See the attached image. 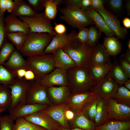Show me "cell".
Listing matches in <instances>:
<instances>
[{"mask_svg": "<svg viewBox=\"0 0 130 130\" xmlns=\"http://www.w3.org/2000/svg\"><path fill=\"white\" fill-rule=\"evenodd\" d=\"M67 86L71 94L93 91L97 83L91 77L88 68L75 66L66 70Z\"/></svg>", "mask_w": 130, "mask_h": 130, "instance_id": "cell-1", "label": "cell"}, {"mask_svg": "<svg viewBox=\"0 0 130 130\" xmlns=\"http://www.w3.org/2000/svg\"><path fill=\"white\" fill-rule=\"evenodd\" d=\"M52 38L46 33L30 32L19 51L23 56L28 57L44 55V50Z\"/></svg>", "mask_w": 130, "mask_h": 130, "instance_id": "cell-2", "label": "cell"}, {"mask_svg": "<svg viewBox=\"0 0 130 130\" xmlns=\"http://www.w3.org/2000/svg\"><path fill=\"white\" fill-rule=\"evenodd\" d=\"M60 14V19L74 28L78 29L94 24L91 18L84 11L75 6L65 5L57 7Z\"/></svg>", "mask_w": 130, "mask_h": 130, "instance_id": "cell-3", "label": "cell"}, {"mask_svg": "<svg viewBox=\"0 0 130 130\" xmlns=\"http://www.w3.org/2000/svg\"><path fill=\"white\" fill-rule=\"evenodd\" d=\"M79 67L88 68L91 56L94 47H91L85 44L72 39L61 48Z\"/></svg>", "mask_w": 130, "mask_h": 130, "instance_id": "cell-4", "label": "cell"}, {"mask_svg": "<svg viewBox=\"0 0 130 130\" xmlns=\"http://www.w3.org/2000/svg\"><path fill=\"white\" fill-rule=\"evenodd\" d=\"M53 54L28 57L26 60L27 70L34 73L35 80L38 81L46 75L55 68L53 59Z\"/></svg>", "mask_w": 130, "mask_h": 130, "instance_id": "cell-5", "label": "cell"}, {"mask_svg": "<svg viewBox=\"0 0 130 130\" xmlns=\"http://www.w3.org/2000/svg\"><path fill=\"white\" fill-rule=\"evenodd\" d=\"M19 18L27 25L30 32L46 33L52 37L57 34L53 30L50 20L46 17L44 12L37 13L32 16H20Z\"/></svg>", "mask_w": 130, "mask_h": 130, "instance_id": "cell-6", "label": "cell"}, {"mask_svg": "<svg viewBox=\"0 0 130 130\" xmlns=\"http://www.w3.org/2000/svg\"><path fill=\"white\" fill-rule=\"evenodd\" d=\"M32 81L16 77L14 83L8 86L11 90V100L10 108L8 110L9 113L17 107L25 104L26 92Z\"/></svg>", "mask_w": 130, "mask_h": 130, "instance_id": "cell-7", "label": "cell"}, {"mask_svg": "<svg viewBox=\"0 0 130 130\" xmlns=\"http://www.w3.org/2000/svg\"><path fill=\"white\" fill-rule=\"evenodd\" d=\"M26 104H53L48 96L47 88L36 80L32 81L26 92L25 101Z\"/></svg>", "mask_w": 130, "mask_h": 130, "instance_id": "cell-8", "label": "cell"}, {"mask_svg": "<svg viewBox=\"0 0 130 130\" xmlns=\"http://www.w3.org/2000/svg\"><path fill=\"white\" fill-rule=\"evenodd\" d=\"M104 99L107 121L110 120L130 121V107L117 103L114 98H106Z\"/></svg>", "mask_w": 130, "mask_h": 130, "instance_id": "cell-9", "label": "cell"}, {"mask_svg": "<svg viewBox=\"0 0 130 130\" xmlns=\"http://www.w3.org/2000/svg\"><path fill=\"white\" fill-rule=\"evenodd\" d=\"M95 10L102 16L107 26L114 32L118 39H125L127 33V29L121 26L120 21L115 15L104 6Z\"/></svg>", "mask_w": 130, "mask_h": 130, "instance_id": "cell-10", "label": "cell"}, {"mask_svg": "<svg viewBox=\"0 0 130 130\" xmlns=\"http://www.w3.org/2000/svg\"><path fill=\"white\" fill-rule=\"evenodd\" d=\"M38 81L46 88L52 86H67L68 79L66 70L55 68Z\"/></svg>", "mask_w": 130, "mask_h": 130, "instance_id": "cell-11", "label": "cell"}, {"mask_svg": "<svg viewBox=\"0 0 130 130\" xmlns=\"http://www.w3.org/2000/svg\"><path fill=\"white\" fill-rule=\"evenodd\" d=\"M119 86L109 73L97 83L94 89L101 98H114Z\"/></svg>", "mask_w": 130, "mask_h": 130, "instance_id": "cell-12", "label": "cell"}, {"mask_svg": "<svg viewBox=\"0 0 130 130\" xmlns=\"http://www.w3.org/2000/svg\"><path fill=\"white\" fill-rule=\"evenodd\" d=\"M68 107L65 103L49 106L41 111L51 117L60 126L65 129H70L67 120L65 112Z\"/></svg>", "mask_w": 130, "mask_h": 130, "instance_id": "cell-13", "label": "cell"}, {"mask_svg": "<svg viewBox=\"0 0 130 130\" xmlns=\"http://www.w3.org/2000/svg\"><path fill=\"white\" fill-rule=\"evenodd\" d=\"M96 93L93 89L91 91L71 94L65 103L69 109L76 114L81 111L85 104Z\"/></svg>", "mask_w": 130, "mask_h": 130, "instance_id": "cell-14", "label": "cell"}, {"mask_svg": "<svg viewBox=\"0 0 130 130\" xmlns=\"http://www.w3.org/2000/svg\"><path fill=\"white\" fill-rule=\"evenodd\" d=\"M23 117L29 122L47 130H57L60 126L51 117L41 111Z\"/></svg>", "mask_w": 130, "mask_h": 130, "instance_id": "cell-15", "label": "cell"}, {"mask_svg": "<svg viewBox=\"0 0 130 130\" xmlns=\"http://www.w3.org/2000/svg\"><path fill=\"white\" fill-rule=\"evenodd\" d=\"M76 31L72 30L68 33L66 32L61 34H57L52 36V39L44 51L45 54H53L58 49L61 48L70 40L75 38Z\"/></svg>", "mask_w": 130, "mask_h": 130, "instance_id": "cell-16", "label": "cell"}, {"mask_svg": "<svg viewBox=\"0 0 130 130\" xmlns=\"http://www.w3.org/2000/svg\"><path fill=\"white\" fill-rule=\"evenodd\" d=\"M49 106L47 105L24 104L14 109L8 116L10 119L13 121L18 117H24L42 111Z\"/></svg>", "mask_w": 130, "mask_h": 130, "instance_id": "cell-17", "label": "cell"}, {"mask_svg": "<svg viewBox=\"0 0 130 130\" xmlns=\"http://www.w3.org/2000/svg\"><path fill=\"white\" fill-rule=\"evenodd\" d=\"M4 21L6 33L22 32L28 34L30 32L26 23L11 14L4 17Z\"/></svg>", "mask_w": 130, "mask_h": 130, "instance_id": "cell-18", "label": "cell"}, {"mask_svg": "<svg viewBox=\"0 0 130 130\" xmlns=\"http://www.w3.org/2000/svg\"><path fill=\"white\" fill-rule=\"evenodd\" d=\"M47 92L49 99L55 105L65 103L71 94L67 86L47 87Z\"/></svg>", "mask_w": 130, "mask_h": 130, "instance_id": "cell-19", "label": "cell"}, {"mask_svg": "<svg viewBox=\"0 0 130 130\" xmlns=\"http://www.w3.org/2000/svg\"><path fill=\"white\" fill-rule=\"evenodd\" d=\"M84 11L92 20L96 27L102 33H104L107 37L116 36L114 32L107 26L102 16L96 10L90 6Z\"/></svg>", "mask_w": 130, "mask_h": 130, "instance_id": "cell-20", "label": "cell"}, {"mask_svg": "<svg viewBox=\"0 0 130 130\" xmlns=\"http://www.w3.org/2000/svg\"><path fill=\"white\" fill-rule=\"evenodd\" d=\"M110 56L103 44L98 43L94 47L90 58L89 66L98 64H111Z\"/></svg>", "mask_w": 130, "mask_h": 130, "instance_id": "cell-21", "label": "cell"}, {"mask_svg": "<svg viewBox=\"0 0 130 130\" xmlns=\"http://www.w3.org/2000/svg\"><path fill=\"white\" fill-rule=\"evenodd\" d=\"M19 51L15 49L7 61L3 65L16 74L17 71L19 69L23 68L27 70L26 60Z\"/></svg>", "mask_w": 130, "mask_h": 130, "instance_id": "cell-22", "label": "cell"}, {"mask_svg": "<svg viewBox=\"0 0 130 130\" xmlns=\"http://www.w3.org/2000/svg\"><path fill=\"white\" fill-rule=\"evenodd\" d=\"M53 54V61L56 68L66 70L77 66L75 62L62 48L57 49Z\"/></svg>", "mask_w": 130, "mask_h": 130, "instance_id": "cell-23", "label": "cell"}, {"mask_svg": "<svg viewBox=\"0 0 130 130\" xmlns=\"http://www.w3.org/2000/svg\"><path fill=\"white\" fill-rule=\"evenodd\" d=\"M73 128H77L82 130H95L94 122L80 111L76 113L73 119L70 122Z\"/></svg>", "mask_w": 130, "mask_h": 130, "instance_id": "cell-24", "label": "cell"}, {"mask_svg": "<svg viewBox=\"0 0 130 130\" xmlns=\"http://www.w3.org/2000/svg\"><path fill=\"white\" fill-rule=\"evenodd\" d=\"M14 6L11 14L15 16H31L37 13L23 0H14Z\"/></svg>", "mask_w": 130, "mask_h": 130, "instance_id": "cell-25", "label": "cell"}, {"mask_svg": "<svg viewBox=\"0 0 130 130\" xmlns=\"http://www.w3.org/2000/svg\"><path fill=\"white\" fill-rule=\"evenodd\" d=\"M111 64H104L90 66L88 69L92 78L97 83L99 82L108 73Z\"/></svg>", "mask_w": 130, "mask_h": 130, "instance_id": "cell-26", "label": "cell"}, {"mask_svg": "<svg viewBox=\"0 0 130 130\" xmlns=\"http://www.w3.org/2000/svg\"><path fill=\"white\" fill-rule=\"evenodd\" d=\"M109 73L119 87L122 85L129 79L116 58L112 63Z\"/></svg>", "mask_w": 130, "mask_h": 130, "instance_id": "cell-27", "label": "cell"}, {"mask_svg": "<svg viewBox=\"0 0 130 130\" xmlns=\"http://www.w3.org/2000/svg\"><path fill=\"white\" fill-rule=\"evenodd\" d=\"M95 130H130V121L109 120L96 127Z\"/></svg>", "mask_w": 130, "mask_h": 130, "instance_id": "cell-28", "label": "cell"}, {"mask_svg": "<svg viewBox=\"0 0 130 130\" xmlns=\"http://www.w3.org/2000/svg\"><path fill=\"white\" fill-rule=\"evenodd\" d=\"M110 55L115 57L121 52L122 46L117 38L106 36L104 38L103 44Z\"/></svg>", "mask_w": 130, "mask_h": 130, "instance_id": "cell-29", "label": "cell"}, {"mask_svg": "<svg viewBox=\"0 0 130 130\" xmlns=\"http://www.w3.org/2000/svg\"><path fill=\"white\" fill-rule=\"evenodd\" d=\"M100 98L96 92V93L85 104L81 111L93 122L97 104Z\"/></svg>", "mask_w": 130, "mask_h": 130, "instance_id": "cell-30", "label": "cell"}, {"mask_svg": "<svg viewBox=\"0 0 130 130\" xmlns=\"http://www.w3.org/2000/svg\"><path fill=\"white\" fill-rule=\"evenodd\" d=\"M106 121L105 101L104 99L100 98L97 104L94 122L96 127H98Z\"/></svg>", "mask_w": 130, "mask_h": 130, "instance_id": "cell-31", "label": "cell"}, {"mask_svg": "<svg viewBox=\"0 0 130 130\" xmlns=\"http://www.w3.org/2000/svg\"><path fill=\"white\" fill-rule=\"evenodd\" d=\"M62 1V0H45L44 12L49 20L55 18L58 12L57 6L61 4Z\"/></svg>", "mask_w": 130, "mask_h": 130, "instance_id": "cell-32", "label": "cell"}, {"mask_svg": "<svg viewBox=\"0 0 130 130\" xmlns=\"http://www.w3.org/2000/svg\"><path fill=\"white\" fill-rule=\"evenodd\" d=\"M11 102L10 90L8 86L0 84V108L9 110Z\"/></svg>", "mask_w": 130, "mask_h": 130, "instance_id": "cell-33", "label": "cell"}, {"mask_svg": "<svg viewBox=\"0 0 130 130\" xmlns=\"http://www.w3.org/2000/svg\"><path fill=\"white\" fill-rule=\"evenodd\" d=\"M28 34L22 32H16L6 33V38L19 51L24 44Z\"/></svg>", "mask_w": 130, "mask_h": 130, "instance_id": "cell-34", "label": "cell"}, {"mask_svg": "<svg viewBox=\"0 0 130 130\" xmlns=\"http://www.w3.org/2000/svg\"><path fill=\"white\" fill-rule=\"evenodd\" d=\"M15 120L13 130H47L29 122L23 117H18Z\"/></svg>", "mask_w": 130, "mask_h": 130, "instance_id": "cell-35", "label": "cell"}, {"mask_svg": "<svg viewBox=\"0 0 130 130\" xmlns=\"http://www.w3.org/2000/svg\"><path fill=\"white\" fill-rule=\"evenodd\" d=\"M114 98L117 103L130 107V91L123 85L119 87Z\"/></svg>", "mask_w": 130, "mask_h": 130, "instance_id": "cell-36", "label": "cell"}, {"mask_svg": "<svg viewBox=\"0 0 130 130\" xmlns=\"http://www.w3.org/2000/svg\"><path fill=\"white\" fill-rule=\"evenodd\" d=\"M16 74L3 65H0V84L8 86L12 84L16 78Z\"/></svg>", "mask_w": 130, "mask_h": 130, "instance_id": "cell-37", "label": "cell"}, {"mask_svg": "<svg viewBox=\"0 0 130 130\" xmlns=\"http://www.w3.org/2000/svg\"><path fill=\"white\" fill-rule=\"evenodd\" d=\"M88 29V39L85 44L88 46L94 47L98 43L101 36L102 33L95 26H90Z\"/></svg>", "mask_w": 130, "mask_h": 130, "instance_id": "cell-38", "label": "cell"}, {"mask_svg": "<svg viewBox=\"0 0 130 130\" xmlns=\"http://www.w3.org/2000/svg\"><path fill=\"white\" fill-rule=\"evenodd\" d=\"M15 49L10 42L6 41L4 44L0 51V65H3L7 60Z\"/></svg>", "mask_w": 130, "mask_h": 130, "instance_id": "cell-39", "label": "cell"}, {"mask_svg": "<svg viewBox=\"0 0 130 130\" xmlns=\"http://www.w3.org/2000/svg\"><path fill=\"white\" fill-rule=\"evenodd\" d=\"M14 124L8 116H0V130H13Z\"/></svg>", "mask_w": 130, "mask_h": 130, "instance_id": "cell-40", "label": "cell"}, {"mask_svg": "<svg viewBox=\"0 0 130 130\" xmlns=\"http://www.w3.org/2000/svg\"><path fill=\"white\" fill-rule=\"evenodd\" d=\"M4 13H0V50L6 42V37L5 30L4 21Z\"/></svg>", "mask_w": 130, "mask_h": 130, "instance_id": "cell-41", "label": "cell"}, {"mask_svg": "<svg viewBox=\"0 0 130 130\" xmlns=\"http://www.w3.org/2000/svg\"><path fill=\"white\" fill-rule=\"evenodd\" d=\"M79 30V32L77 34L75 39L80 43L85 44L88 39V29L84 27Z\"/></svg>", "mask_w": 130, "mask_h": 130, "instance_id": "cell-42", "label": "cell"}, {"mask_svg": "<svg viewBox=\"0 0 130 130\" xmlns=\"http://www.w3.org/2000/svg\"><path fill=\"white\" fill-rule=\"evenodd\" d=\"M45 0H27V3L34 10L41 11L44 9Z\"/></svg>", "mask_w": 130, "mask_h": 130, "instance_id": "cell-43", "label": "cell"}, {"mask_svg": "<svg viewBox=\"0 0 130 130\" xmlns=\"http://www.w3.org/2000/svg\"><path fill=\"white\" fill-rule=\"evenodd\" d=\"M123 1L122 0H108V5L111 9L118 12L122 8Z\"/></svg>", "mask_w": 130, "mask_h": 130, "instance_id": "cell-44", "label": "cell"}, {"mask_svg": "<svg viewBox=\"0 0 130 130\" xmlns=\"http://www.w3.org/2000/svg\"><path fill=\"white\" fill-rule=\"evenodd\" d=\"M119 64L129 79L130 78V63L120 57L118 61Z\"/></svg>", "mask_w": 130, "mask_h": 130, "instance_id": "cell-45", "label": "cell"}, {"mask_svg": "<svg viewBox=\"0 0 130 130\" xmlns=\"http://www.w3.org/2000/svg\"><path fill=\"white\" fill-rule=\"evenodd\" d=\"M104 0H91L90 6L96 10L104 6Z\"/></svg>", "mask_w": 130, "mask_h": 130, "instance_id": "cell-46", "label": "cell"}, {"mask_svg": "<svg viewBox=\"0 0 130 130\" xmlns=\"http://www.w3.org/2000/svg\"><path fill=\"white\" fill-rule=\"evenodd\" d=\"M53 29L57 34H62L65 33L66 31L65 26L62 24H55Z\"/></svg>", "mask_w": 130, "mask_h": 130, "instance_id": "cell-47", "label": "cell"}, {"mask_svg": "<svg viewBox=\"0 0 130 130\" xmlns=\"http://www.w3.org/2000/svg\"><path fill=\"white\" fill-rule=\"evenodd\" d=\"M23 78L27 81H33L35 80L34 73L32 71L30 70H26Z\"/></svg>", "mask_w": 130, "mask_h": 130, "instance_id": "cell-48", "label": "cell"}, {"mask_svg": "<svg viewBox=\"0 0 130 130\" xmlns=\"http://www.w3.org/2000/svg\"><path fill=\"white\" fill-rule=\"evenodd\" d=\"M91 5V0H80L79 8L83 10L86 9Z\"/></svg>", "mask_w": 130, "mask_h": 130, "instance_id": "cell-49", "label": "cell"}, {"mask_svg": "<svg viewBox=\"0 0 130 130\" xmlns=\"http://www.w3.org/2000/svg\"><path fill=\"white\" fill-rule=\"evenodd\" d=\"M75 114L68 108L65 112L66 119L68 122H70L74 119Z\"/></svg>", "mask_w": 130, "mask_h": 130, "instance_id": "cell-50", "label": "cell"}, {"mask_svg": "<svg viewBox=\"0 0 130 130\" xmlns=\"http://www.w3.org/2000/svg\"><path fill=\"white\" fill-rule=\"evenodd\" d=\"M14 6V1L12 0H6L5 3L6 9L8 12L11 13Z\"/></svg>", "mask_w": 130, "mask_h": 130, "instance_id": "cell-51", "label": "cell"}, {"mask_svg": "<svg viewBox=\"0 0 130 130\" xmlns=\"http://www.w3.org/2000/svg\"><path fill=\"white\" fill-rule=\"evenodd\" d=\"M27 70L26 69L23 68L18 70L16 72V77L20 78H23Z\"/></svg>", "mask_w": 130, "mask_h": 130, "instance_id": "cell-52", "label": "cell"}, {"mask_svg": "<svg viewBox=\"0 0 130 130\" xmlns=\"http://www.w3.org/2000/svg\"><path fill=\"white\" fill-rule=\"evenodd\" d=\"M120 57L130 63V51L127 49L126 52L122 54Z\"/></svg>", "mask_w": 130, "mask_h": 130, "instance_id": "cell-53", "label": "cell"}, {"mask_svg": "<svg viewBox=\"0 0 130 130\" xmlns=\"http://www.w3.org/2000/svg\"><path fill=\"white\" fill-rule=\"evenodd\" d=\"M122 23L125 28L129 29L130 28V19L128 17L124 18L122 20Z\"/></svg>", "mask_w": 130, "mask_h": 130, "instance_id": "cell-54", "label": "cell"}, {"mask_svg": "<svg viewBox=\"0 0 130 130\" xmlns=\"http://www.w3.org/2000/svg\"><path fill=\"white\" fill-rule=\"evenodd\" d=\"M6 0H0V13H5L6 11L5 3Z\"/></svg>", "mask_w": 130, "mask_h": 130, "instance_id": "cell-55", "label": "cell"}, {"mask_svg": "<svg viewBox=\"0 0 130 130\" xmlns=\"http://www.w3.org/2000/svg\"><path fill=\"white\" fill-rule=\"evenodd\" d=\"M125 8L127 12L128 15L129 16L130 15V0H127L125 4Z\"/></svg>", "mask_w": 130, "mask_h": 130, "instance_id": "cell-56", "label": "cell"}, {"mask_svg": "<svg viewBox=\"0 0 130 130\" xmlns=\"http://www.w3.org/2000/svg\"><path fill=\"white\" fill-rule=\"evenodd\" d=\"M125 88L130 91V79H129L122 85Z\"/></svg>", "mask_w": 130, "mask_h": 130, "instance_id": "cell-57", "label": "cell"}, {"mask_svg": "<svg viewBox=\"0 0 130 130\" xmlns=\"http://www.w3.org/2000/svg\"><path fill=\"white\" fill-rule=\"evenodd\" d=\"M57 130H82V129L77 128H73L72 129H68L65 128L60 126Z\"/></svg>", "mask_w": 130, "mask_h": 130, "instance_id": "cell-58", "label": "cell"}, {"mask_svg": "<svg viewBox=\"0 0 130 130\" xmlns=\"http://www.w3.org/2000/svg\"><path fill=\"white\" fill-rule=\"evenodd\" d=\"M127 46L128 50L130 51V39H129L127 42Z\"/></svg>", "mask_w": 130, "mask_h": 130, "instance_id": "cell-59", "label": "cell"}, {"mask_svg": "<svg viewBox=\"0 0 130 130\" xmlns=\"http://www.w3.org/2000/svg\"><path fill=\"white\" fill-rule=\"evenodd\" d=\"M6 110L2 108H0V113L5 111Z\"/></svg>", "mask_w": 130, "mask_h": 130, "instance_id": "cell-60", "label": "cell"}, {"mask_svg": "<svg viewBox=\"0 0 130 130\" xmlns=\"http://www.w3.org/2000/svg\"></svg>", "mask_w": 130, "mask_h": 130, "instance_id": "cell-61", "label": "cell"}]
</instances>
